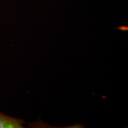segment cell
I'll return each mask as SVG.
<instances>
[{
    "label": "cell",
    "instance_id": "obj_1",
    "mask_svg": "<svg viewBox=\"0 0 128 128\" xmlns=\"http://www.w3.org/2000/svg\"><path fill=\"white\" fill-rule=\"evenodd\" d=\"M24 121L0 112V128H22Z\"/></svg>",
    "mask_w": 128,
    "mask_h": 128
}]
</instances>
